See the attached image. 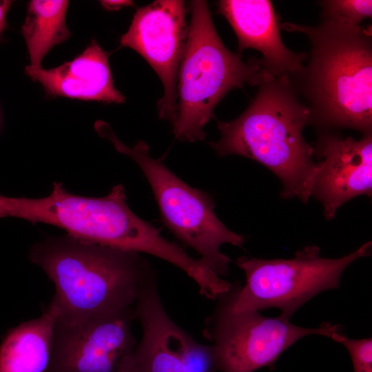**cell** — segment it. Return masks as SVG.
I'll list each match as a JSON object with an SVG mask.
<instances>
[{
	"mask_svg": "<svg viewBox=\"0 0 372 372\" xmlns=\"http://www.w3.org/2000/svg\"><path fill=\"white\" fill-rule=\"evenodd\" d=\"M218 12L234 30L238 53L247 48L258 50L262 54V68L278 76L291 79L301 72L308 55L292 52L284 45L271 1L222 0Z\"/></svg>",
	"mask_w": 372,
	"mask_h": 372,
	"instance_id": "obj_13",
	"label": "cell"
},
{
	"mask_svg": "<svg viewBox=\"0 0 372 372\" xmlns=\"http://www.w3.org/2000/svg\"><path fill=\"white\" fill-rule=\"evenodd\" d=\"M28 257L53 282L50 302L58 311L57 321L68 324L133 307L143 287L155 276L140 254L68 235L35 243Z\"/></svg>",
	"mask_w": 372,
	"mask_h": 372,
	"instance_id": "obj_2",
	"label": "cell"
},
{
	"mask_svg": "<svg viewBox=\"0 0 372 372\" xmlns=\"http://www.w3.org/2000/svg\"><path fill=\"white\" fill-rule=\"evenodd\" d=\"M134 306L105 318L74 324L56 321L46 372H125L137 342Z\"/></svg>",
	"mask_w": 372,
	"mask_h": 372,
	"instance_id": "obj_11",
	"label": "cell"
},
{
	"mask_svg": "<svg viewBox=\"0 0 372 372\" xmlns=\"http://www.w3.org/2000/svg\"><path fill=\"white\" fill-rule=\"evenodd\" d=\"M313 149L319 161L312 196L322 203L327 219H333L350 199L371 194V134L355 140L322 132Z\"/></svg>",
	"mask_w": 372,
	"mask_h": 372,
	"instance_id": "obj_12",
	"label": "cell"
},
{
	"mask_svg": "<svg viewBox=\"0 0 372 372\" xmlns=\"http://www.w3.org/2000/svg\"><path fill=\"white\" fill-rule=\"evenodd\" d=\"M331 339L345 347L353 366V372H372V339H351L342 331L334 334Z\"/></svg>",
	"mask_w": 372,
	"mask_h": 372,
	"instance_id": "obj_18",
	"label": "cell"
},
{
	"mask_svg": "<svg viewBox=\"0 0 372 372\" xmlns=\"http://www.w3.org/2000/svg\"><path fill=\"white\" fill-rule=\"evenodd\" d=\"M371 242L339 258L320 256L316 245L305 247L290 259L265 260L242 256L236 263L245 273V285L234 287L220 303L233 311L278 308L289 320L305 302L320 292L340 287L341 276L353 261L370 254Z\"/></svg>",
	"mask_w": 372,
	"mask_h": 372,
	"instance_id": "obj_7",
	"label": "cell"
},
{
	"mask_svg": "<svg viewBox=\"0 0 372 372\" xmlns=\"http://www.w3.org/2000/svg\"><path fill=\"white\" fill-rule=\"evenodd\" d=\"M206 331L213 342L216 371L254 372L272 366L300 338L312 334L331 338L341 327L324 323L301 327L279 316H264L257 310L233 311L219 303Z\"/></svg>",
	"mask_w": 372,
	"mask_h": 372,
	"instance_id": "obj_8",
	"label": "cell"
},
{
	"mask_svg": "<svg viewBox=\"0 0 372 372\" xmlns=\"http://www.w3.org/2000/svg\"><path fill=\"white\" fill-rule=\"evenodd\" d=\"M185 1L156 0L138 8L120 47L142 56L159 76L163 96L158 101L161 119L174 123L177 113V80L187 36Z\"/></svg>",
	"mask_w": 372,
	"mask_h": 372,
	"instance_id": "obj_10",
	"label": "cell"
},
{
	"mask_svg": "<svg viewBox=\"0 0 372 372\" xmlns=\"http://www.w3.org/2000/svg\"><path fill=\"white\" fill-rule=\"evenodd\" d=\"M142 336L125 372H215L211 345L196 341L175 324L161 302L156 277L141 289L134 304Z\"/></svg>",
	"mask_w": 372,
	"mask_h": 372,
	"instance_id": "obj_9",
	"label": "cell"
},
{
	"mask_svg": "<svg viewBox=\"0 0 372 372\" xmlns=\"http://www.w3.org/2000/svg\"><path fill=\"white\" fill-rule=\"evenodd\" d=\"M11 3L12 1H0V36L7 27L6 15Z\"/></svg>",
	"mask_w": 372,
	"mask_h": 372,
	"instance_id": "obj_20",
	"label": "cell"
},
{
	"mask_svg": "<svg viewBox=\"0 0 372 372\" xmlns=\"http://www.w3.org/2000/svg\"><path fill=\"white\" fill-rule=\"evenodd\" d=\"M69 1L32 0L28 2L25 19L21 26L32 68H42L44 56L56 45L70 36L65 23Z\"/></svg>",
	"mask_w": 372,
	"mask_h": 372,
	"instance_id": "obj_16",
	"label": "cell"
},
{
	"mask_svg": "<svg viewBox=\"0 0 372 372\" xmlns=\"http://www.w3.org/2000/svg\"><path fill=\"white\" fill-rule=\"evenodd\" d=\"M94 128L116 151L128 156L139 166L152 188L162 220L170 232L196 251L200 260L216 274L226 276L230 259L220 251V247L226 243L242 247L245 237L232 231L220 220L209 195L190 187L161 159L153 158L143 141L130 147L118 138L106 122L97 121Z\"/></svg>",
	"mask_w": 372,
	"mask_h": 372,
	"instance_id": "obj_5",
	"label": "cell"
},
{
	"mask_svg": "<svg viewBox=\"0 0 372 372\" xmlns=\"http://www.w3.org/2000/svg\"><path fill=\"white\" fill-rule=\"evenodd\" d=\"M108 59V53L92 39L71 61L50 69L28 65L25 72L51 96L123 103L125 97L114 86Z\"/></svg>",
	"mask_w": 372,
	"mask_h": 372,
	"instance_id": "obj_14",
	"label": "cell"
},
{
	"mask_svg": "<svg viewBox=\"0 0 372 372\" xmlns=\"http://www.w3.org/2000/svg\"><path fill=\"white\" fill-rule=\"evenodd\" d=\"M322 19L315 26L282 25L304 34L311 45L308 63L289 79L291 86L306 101L311 123L371 134V30L338 18Z\"/></svg>",
	"mask_w": 372,
	"mask_h": 372,
	"instance_id": "obj_1",
	"label": "cell"
},
{
	"mask_svg": "<svg viewBox=\"0 0 372 372\" xmlns=\"http://www.w3.org/2000/svg\"><path fill=\"white\" fill-rule=\"evenodd\" d=\"M258 85L242 114L218 122L220 137L209 144L220 156L239 155L261 163L280 180L282 197L307 203L317 173L313 147L302 135L304 127L311 124V111L287 76L262 68Z\"/></svg>",
	"mask_w": 372,
	"mask_h": 372,
	"instance_id": "obj_3",
	"label": "cell"
},
{
	"mask_svg": "<svg viewBox=\"0 0 372 372\" xmlns=\"http://www.w3.org/2000/svg\"><path fill=\"white\" fill-rule=\"evenodd\" d=\"M191 21L177 80V113L172 124L175 138L196 142L205 138V126L214 110L232 89L258 85L260 59L247 61L223 44L206 1H191Z\"/></svg>",
	"mask_w": 372,
	"mask_h": 372,
	"instance_id": "obj_4",
	"label": "cell"
},
{
	"mask_svg": "<svg viewBox=\"0 0 372 372\" xmlns=\"http://www.w3.org/2000/svg\"><path fill=\"white\" fill-rule=\"evenodd\" d=\"M57 318L50 302L40 316L9 329L0 344V372H46Z\"/></svg>",
	"mask_w": 372,
	"mask_h": 372,
	"instance_id": "obj_15",
	"label": "cell"
},
{
	"mask_svg": "<svg viewBox=\"0 0 372 372\" xmlns=\"http://www.w3.org/2000/svg\"><path fill=\"white\" fill-rule=\"evenodd\" d=\"M100 2L103 8L107 10H118L122 8L134 5L132 1L128 0H106Z\"/></svg>",
	"mask_w": 372,
	"mask_h": 372,
	"instance_id": "obj_19",
	"label": "cell"
},
{
	"mask_svg": "<svg viewBox=\"0 0 372 372\" xmlns=\"http://www.w3.org/2000/svg\"><path fill=\"white\" fill-rule=\"evenodd\" d=\"M322 18H338L355 25L372 16L371 0H327L320 1Z\"/></svg>",
	"mask_w": 372,
	"mask_h": 372,
	"instance_id": "obj_17",
	"label": "cell"
},
{
	"mask_svg": "<svg viewBox=\"0 0 372 372\" xmlns=\"http://www.w3.org/2000/svg\"><path fill=\"white\" fill-rule=\"evenodd\" d=\"M5 217L52 225L75 238L135 253L148 247L153 234L152 225L129 207L122 185L100 198L72 194L58 182L41 198L0 195V218Z\"/></svg>",
	"mask_w": 372,
	"mask_h": 372,
	"instance_id": "obj_6",
	"label": "cell"
}]
</instances>
